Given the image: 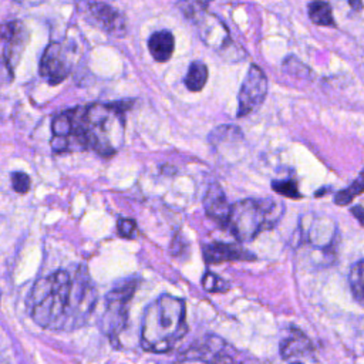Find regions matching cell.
I'll return each instance as SVG.
<instances>
[{
  "mask_svg": "<svg viewBox=\"0 0 364 364\" xmlns=\"http://www.w3.org/2000/svg\"><path fill=\"white\" fill-rule=\"evenodd\" d=\"M351 213L354 215V218L364 226V206L355 205L351 208Z\"/></svg>",
  "mask_w": 364,
  "mask_h": 364,
  "instance_id": "23",
  "label": "cell"
},
{
  "mask_svg": "<svg viewBox=\"0 0 364 364\" xmlns=\"http://www.w3.org/2000/svg\"><path fill=\"white\" fill-rule=\"evenodd\" d=\"M307 11H309L310 20L314 24L324 26V27H336V21L333 18V11L327 1H324V0L310 1Z\"/></svg>",
  "mask_w": 364,
  "mask_h": 364,
  "instance_id": "15",
  "label": "cell"
},
{
  "mask_svg": "<svg viewBox=\"0 0 364 364\" xmlns=\"http://www.w3.org/2000/svg\"><path fill=\"white\" fill-rule=\"evenodd\" d=\"M267 88L269 82L264 73L259 65L252 64L237 94V117H246L257 109L267 95Z\"/></svg>",
  "mask_w": 364,
  "mask_h": 364,
  "instance_id": "7",
  "label": "cell"
},
{
  "mask_svg": "<svg viewBox=\"0 0 364 364\" xmlns=\"http://www.w3.org/2000/svg\"><path fill=\"white\" fill-rule=\"evenodd\" d=\"M11 186L17 193H27L31 185V181L27 173L24 172H11L10 175Z\"/></svg>",
  "mask_w": 364,
  "mask_h": 364,
  "instance_id": "21",
  "label": "cell"
},
{
  "mask_svg": "<svg viewBox=\"0 0 364 364\" xmlns=\"http://www.w3.org/2000/svg\"><path fill=\"white\" fill-rule=\"evenodd\" d=\"M13 1H16L18 4H23V6H38L44 0H13Z\"/></svg>",
  "mask_w": 364,
  "mask_h": 364,
  "instance_id": "24",
  "label": "cell"
},
{
  "mask_svg": "<svg viewBox=\"0 0 364 364\" xmlns=\"http://www.w3.org/2000/svg\"><path fill=\"white\" fill-rule=\"evenodd\" d=\"M74 48L67 41H53L47 46L40 60V74L48 84L63 82L73 67Z\"/></svg>",
  "mask_w": 364,
  "mask_h": 364,
  "instance_id": "6",
  "label": "cell"
},
{
  "mask_svg": "<svg viewBox=\"0 0 364 364\" xmlns=\"http://www.w3.org/2000/svg\"><path fill=\"white\" fill-rule=\"evenodd\" d=\"M84 14L90 17V21L111 36H124L127 30V21L122 13L107 3L92 1L84 9Z\"/></svg>",
  "mask_w": 364,
  "mask_h": 364,
  "instance_id": "9",
  "label": "cell"
},
{
  "mask_svg": "<svg viewBox=\"0 0 364 364\" xmlns=\"http://www.w3.org/2000/svg\"><path fill=\"white\" fill-rule=\"evenodd\" d=\"M117 229H118L119 236H122L125 239H132L136 233V223L132 219L121 218V219H118Z\"/></svg>",
  "mask_w": 364,
  "mask_h": 364,
  "instance_id": "22",
  "label": "cell"
},
{
  "mask_svg": "<svg viewBox=\"0 0 364 364\" xmlns=\"http://www.w3.org/2000/svg\"><path fill=\"white\" fill-rule=\"evenodd\" d=\"M97 293L84 267L75 273L57 270L38 279L28 294V310L46 330H73L92 311Z\"/></svg>",
  "mask_w": 364,
  "mask_h": 364,
  "instance_id": "1",
  "label": "cell"
},
{
  "mask_svg": "<svg viewBox=\"0 0 364 364\" xmlns=\"http://www.w3.org/2000/svg\"><path fill=\"white\" fill-rule=\"evenodd\" d=\"M348 4H350L351 9L355 10V11L363 10V0H348Z\"/></svg>",
  "mask_w": 364,
  "mask_h": 364,
  "instance_id": "25",
  "label": "cell"
},
{
  "mask_svg": "<svg viewBox=\"0 0 364 364\" xmlns=\"http://www.w3.org/2000/svg\"><path fill=\"white\" fill-rule=\"evenodd\" d=\"M208 81V67L202 61H192L185 75V85L189 91H200Z\"/></svg>",
  "mask_w": 364,
  "mask_h": 364,
  "instance_id": "16",
  "label": "cell"
},
{
  "mask_svg": "<svg viewBox=\"0 0 364 364\" xmlns=\"http://www.w3.org/2000/svg\"><path fill=\"white\" fill-rule=\"evenodd\" d=\"M122 104H91L57 114L51 124L55 152L91 148L102 156L114 155L124 138Z\"/></svg>",
  "mask_w": 364,
  "mask_h": 364,
  "instance_id": "2",
  "label": "cell"
},
{
  "mask_svg": "<svg viewBox=\"0 0 364 364\" xmlns=\"http://www.w3.org/2000/svg\"><path fill=\"white\" fill-rule=\"evenodd\" d=\"M348 284L354 299L364 306V260L355 262L348 273Z\"/></svg>",
  "mask_w": 364,
  "mask_h": 364,
  "instance_id": "17",
  "label": "cell"
},
{
  "mask_svg": "<svg viewBox=\"0 0 364 364\" xmlns=\"http://www.w3.org/2000/svg\"><path fill=\"white\" fill-rule=\"evenodd\" d=\"M202 286L206 291L212 293H220L226 291L229 289V284L219 276H216L213 272H206L202 279Z\"/></svg>",
  "mask_w": 364,
  "mask_h": 364,
  "instance_id": "20",
  "label": "cell"
},
{
  "mask_svg": "<svg viewBox=\"0 0 364 364\" xmlns=\"http://www.w3.org/2000/svg\"><path fill=\"white\" fill-rule=\"evenodd\" d=\"M185 300L161 294L146 306L141 323V346L149 353H168L186 334Z\"/></svg>",
  "mask_w": 364,
  "mask_h": 364,
  "instance_id": "3",
  "label": "cell"
},
{
  "mask_svg": "<svg viewBox=\"0 0 364 364\" xmlns=\"http://www.w3.org/2000/svg\"><path fill=\"white\" fill-rule=\"evenodd\" d=\"M203 260L208 264H218L223 262H233V260H255L256 256L249 253L247 250L242 249L235 243H220L213 242L205 245L202 247Z\"/></svg>",
  "mask_w": 364,
  "mask_h": 364,
  "instance_id": "13",
  "label": "cell"
},
{
  "mask_svg": "<svg viewBox=\"0 0 364 364\" xmlns=\"http://www.w3.org/2000/svg\"><path fill=\"white\" fill-rule=\"evenodd\" d=\"M283 213L273 199H242L232 205L228 228L240 242H250L263 230L273 229Z\"/></svg>",
  "mask_w": 364,
  "mask_h": 364,
  "instance_id": "4",
  "label": "cell"
},
{
  "mask_svg": "<svg viewBox=\"0 0 364 364\" xmlns=\"http://www.w3.org/2000/svg\"><path fill=\"white\" fill-rule=\"evenodd\" d=\"M361 192H364V169L361 171L358 178H355L354 182L348 188H346V189H343V191L336 193L334 202L337 205H340V206H344V205L350 203Z\"/></svg>",
  "mask_w": 364,
  "mask_h": 364,
  "instance_id": "18",
  "label": "cell"
},
{
  "mask_svg": "<svg viewBox=\"0 0 364 364\" xmlns=\"http://www.w3.org/2000/svg\"><path fill=\"white\" fill-rule=\"evenodd\" d=\"M203 208L208 218H210L219 226L228 228L232 205L228 202V198L219 183H210L206 189L203 196Z\"/></svg>",
  "mask_w": 364,
  "mask_h": 364,
  "instance_id": "11",
  "label": "cell"
},
{
  "mask_svg": "<svg viewBox=\"0 0 364 364\" xmlns=\"http://www.w3.org/2000/svg\"><path fill=\"white\" fill-rule=\"evenodd\" d=\"M228 344L215 337V336H206L202 340H198L188 351L183 353L179 360L182 361H233L235 357L232 353L228 351Z\"/></svg>",
  "mask_w": 364,
  "mask_h": 364,
  "instance_id": "10",
  "label": "cell"
},
{
  "mask_svg": "<svg viewBox=\"0 0 364 364\" xmlns=\"http://www.w3.org/2000/svg\"><path fill=\"white\" fill-rule=\"evenodd\" d=\"M28 30L18 20L7 21L0 26V58L6 68L13 73L28 43Z\"/></svg>",
  "mask_w": 364,
  "mask_h": 364,
  "instance_id": "8",
  "label": "cell"
},
{
  "mask_svg": "<svg viewBox=\"0 0 364 364\" xmlns=\"http://www.w3.org/2000/svg\"><path fill=\"white\" fill-rule=\"evenodd\" d=\"M272 189L283 196L287 198H293L297 199L301 196V193L299 192L297 183L293 179H282V181H273L272 182Z\"/></svg>",
  "mask_w": 364,
  "mask_h": 364,
  "instance_id": "19",
  "label": "cell"
},
{
  "mask_svg": "<svg viewBox=\"0 0 364 364\" xmlns=\"http://www.w3.org/2000/svg\"><path fill=\"white\" fill-rule=\"evenodd\" d=\"M280 355L284 361H316L311 341L299 330H291L280 343Z\"/></svg>",
  "mask_w": 364,
  "mask_h": 364,
  "instance_id": "12",
  "label": "cell"
},
{
  "mask_svg": "<svg viewBox=\"0 0 364 364\" xmlns=\"http://www.w3.org/2000/svg\"><path fill=\"white\" fill-rule=\"evenodd\" d=\"M148 50L155 61L165 63L168 61L175 50V38L171 31L159 30L151 34L148 40Z\"/></svg>",
  "mask_w": 364,
  "mask_h": 364,
  "instance_id": "14",
  "label": "cell"
},
{
  "mask_svg": "<svg viewBox=\"0 0 364 364\" xmlns=\"http://www.w3.org/2000/svg\"><path fill=\"white\" fill-rule=\"evenodd\" d=\"M139 280L129 277L117 284L105 297V311L102 316V330L112 343L118 341L119 333L128 321V304L138 287Z\"/></svg>",
  "mask_w": 364,
  "mask_h": 364,
  "instance_id": "5",
  "label": "cell"
}]
</instances>
